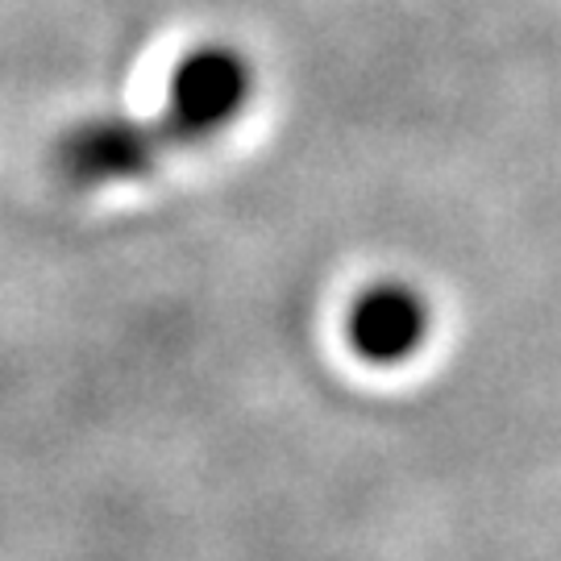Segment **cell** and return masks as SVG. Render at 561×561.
<instances>
[{"label":"cell","instance_id":"1","mask_svg":"<svg viewBox=\"0 0 561 561\" xmlns=\"http://www.w3.org/2000/svg\"><path fill=\"white\" fill-rule=\"evenodd\" d=\"M254 62L245 50L229 42H204L196 50H187L162 92V117L159 125L175 150L183 146H204V141L221 138L225 129L250 108L254 101Z\"/></svg>","mask_w":561,"mask_h":561},{"label":"cell","instance_id":"3","mask_svg":"<svg viewBox=\"0 0 561 561\" xmlns=\"http://www.w3.org/2000/svg\"><path fill=\"white\" fill-rule=\"evenodd\" d=\"M433 300L408 279L366 283L345 308V345L375 370H396L421 354L433 337Z\"/></svg>","mask_w":561,"mask_h":561},{"label":"cell","instance_id":"2","mask_svg":"<svg viewBox=\"0 0 561 561\" xmlns=\"http://www.w3.org/2000/svg\"><path fill=\"white\" fill-rule=\"evenodd\" d=\"M167 150H175L159 121L88 117L55 146V167L71 187L96 192L154 175Z\"/></svg>","mask_w":561,"mask_h":561}]
</instances>
